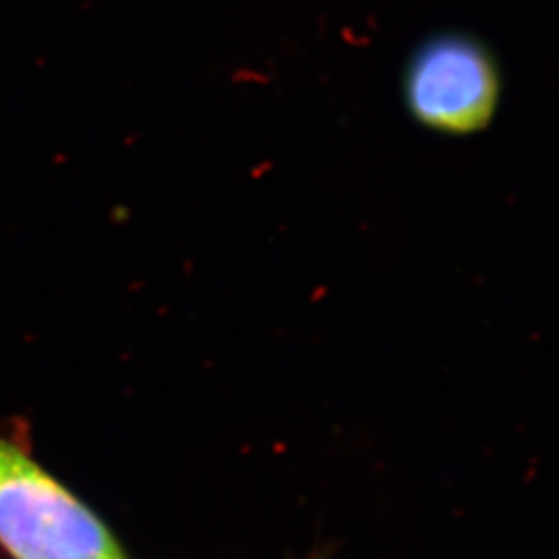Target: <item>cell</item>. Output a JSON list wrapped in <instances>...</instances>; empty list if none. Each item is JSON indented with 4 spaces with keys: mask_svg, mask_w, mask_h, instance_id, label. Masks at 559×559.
<instances>
[{
    "mask_svg": "<svg viewBox=\"0 0 559 559\" xmlns=\"http://www.w3.org/2000/svg\"><path fill=\"white\" fill-rule=\"evenodd\" d=\"M0 549L11 559H127L100 516L0 438Z\"/></svg>",
    "mask_w": 559,
    "mask_h": 559,
    "instance_id": "obj_1",
    "label": "cell"
},
{
    "mask_svg": "<svg viewBox=\"0 0 559 559\" xmlns=\"http://www.w3.org/2000/svg\"><path fill=\"white\" fill-rule=\"evenodd\" d=\"M500 92L493 57L479 41L456 34L425 41L404 73L411 115L445 135L483 131L498 110Z\"/></svg>",
    "mask_w": 559,
    "mask_h": 559,
    "instance_id": "obj_2",
    "label": "cell"
}]
</instances>
